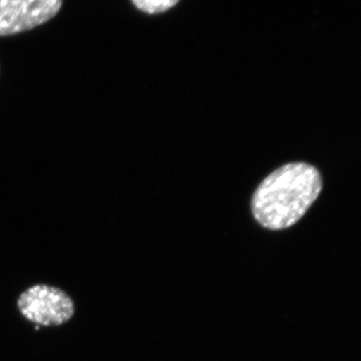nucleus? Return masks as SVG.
I'll return each instance as SVG.
<instances>
[{"mask_svg": "<svg viewBox=\"0 0 361 361\" xmlns=\"http://www.w3.org/2000/svg\"><path fill=\"white\" fill-rule=\"evenodd\" d=\"M322 190L317 169L305 163L287 164L259 185L252 198V213L266 229H286L305 215Z\"/></svg>", "mask_w": 361, "mask_h": 361, "instance_id": "f257e3e1", "label": "nucleus"}, {"mask_svg": "<svg viewBox=\"0 0 361 361\" xmlns=\"http://www.w3.org/2000/svg\"><path fill=\"white\" fill-rule=\"evenodd\" d=\"M16 304L20 314L39 326H61L70 322L75 312L73 298L59 287L47 284L26 289Z\"/></svg>", "mask_w": 361, "mask_h": 361, "instance_id": "f03ea898", "label": "nucleus"}, {"mask_svg": "<svg viewBox=\"0 0 361 361\" xmlns=\"http://www.w3.org/2000/svg\"><path fill=\"white\" fill-rule=\"evenodd\" d=\"M63 0H0V37L28 32L52 20Z\"/></svg>", "mask_w": 361, "mask_h": 361, "instance_id": "7ed1b4c3", "label": "nucleus"}, {"mask_svg": "<svg viewBox=\"0 0 361 361\" xmlns=\"http://www.w3.org/2000/svg\"><path fill=\"white\" fill-rule=\"evenodd\" d=\"M130 1L142 13L158 14L172 8L179 0H130Z\"/></svg>", "mask_w": 361, "mask_h": 361, "instance_id": "20e7f679", "label": "nucleus"}]
</instances>
